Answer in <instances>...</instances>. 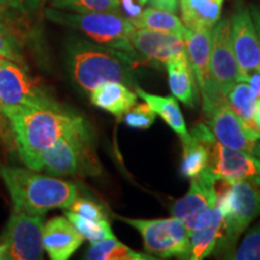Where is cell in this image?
<instances>
[{"mask_svg":"<svg viewBox=\"0 0 260 260\" xmlns=\"http://www.w3.org/2000/svg\"><path fill=\"white\" fill-rule=\"evenodd\" d=\"M11 125L15 148L27 168L39 171L41 154L61 136L89 126L79 113L57 102L44 106L4 110Z\"/></svg>","mask_w":260,"mask_h":260,"instance_id":"1","label":"cell"},{"mask_svg":"<svg viewBox=\"0 0 260 260\" xmlns=\"http://www.w3.org/2000/svg\"><path fill=\"white\" fill-rule=\"evenodd\" d=\"M0 177L8 188L14 210L32 216H44L51 210L69 209L79 198L74 183L29 168L2 167Z\"/></svg>","mask_w":260,"mask_h":260,"instance_id":"2","label":"cell"},{"mask_svg":"<svg viewBox=\"0 0 260 260\" xmlns=\"http://www.w3.org/2000/svg\"><path fill=\"white\" fill-rule=\"evenodd\" d=\"M71 79L83 92L90 93L100 84L121 82L134 88V59L115 48L86 40L71 41L67 50Z\"/></svg>","mask_w":260,"mask_h":260,"instance_id":"3","label":"cell"},{"mask_svg":"<svg viewBox=\"0 0 260 260\" xmlns=\"http://www.w3.org/2000/svg\"><path fill=\"white\" fill-rule=\"evenodd\" d=\"M45 16L54 23L83 32L96 44L123 52L136 63L141 61L130 41L136 28L119 12L77 14L50 8L46 9Z\"/></svg>","mask_w":260,"mask_h":260,"instance_id":"4","label":"cell"},{"mask_svg":"<svg viewBox=\"0 0 260 260\" xmlns=\"http://www.w3.org/2000/svg\"><path fill=\"white\" fill-rule=\"evenodd\" d=\"M224 181L217 199L223 226L216 248L232 255L239 237L260 214V186L247 180Z\"/></svg>","mask_w":260,"mask_h":260,"instance_id":"5","label":"cell"},{"mask_svg":"<svg viewBox=\"0 0 260 260\" xmlns=\"http://www.w3.org/2000/svg\"><path fill=\"white\" fill-rule=\"evenodd\" d=\"M39 171L57 177L98 176L102 165L94 149L90 126L61 136L41 154Z\"/></svg>","mask_w":260,"mask_h":260,"instance_id":"6","label":"cell"},{"mask_svg":"<svg viewBox=\"0 0 260 260\" xmlns=\"http://www.w3.org/2000/svg\"><path fill=\"white\" fill-rule=\"evenodd\" d=\"M241 81L239 65L230 42V21L219 19L212 28L210 56V84L204 99V111L226 103V95L234 84Z\"/></svg>","mask_w":260,"mask_h":260,"instance_id":"7","label":"cell"},{"mask_svg":"<svg viewBox=\"0 0 260 260\" xmlns=\"http://www.w3.org/2000/svg\"><path fill=\"white\" fill-rule=\"evenodd\" d=\"M122 222L135 228L141 234L144 247L148 254L159 258L187 259L190 248V239L184 224L171 217L164 219H136L117 217Z\"/></svg>","mask_w":260,"mask_h":260,"instance_id":"8","label":"cell"},{"mask_svg":"<svg viewBox=\"0 0 260 260\" xmlns=\"http://www.w3.org/2000/svg\"><path fill=\"white\" fill-rule=\"evenodd\" d=\"M42 216L23 211H12L4 232L0 235V260L42 259Z\"/></svg>","mask_w":260,"mask_h":260,"instance_id":"9","label":"cell"},{"mask_svg":"<svg viewBox=\"0 0 260 260\" xmlns=\"http://www.w3.org/2000/svg\"><path fill=\"white\" fill-rule=\"evenodd\" d=\"M216 181L217 178L207 167L197 177L191 178L188 193L172 205V217L184 224L189 235L210 223L218 210Z\"/></svg>","mask_w":260,"mask_h":260,"instance_id":"10","label":"cell"},{"mask_svg":"<svg viewBox=\"0 0 260 260\" xmlns=\"http://www.w3.org/2000/svg\"><path fill=\"white\" fill-rule=\"evenodd\" d=\"M56 100L34 77L28 68L0 57V106L3 111L15 107L44 106Z\"/></svg>","mask_w":260,"mask_h":260,"instance_id":"11","label":"cell"},{"mask_svg":"<svg viewBox=\"0 0 260 260\" xmlns=\"http://www.w3.org/2000/svg\"><path fill=\"white\" fill-rule=\"evenodd\" d=\"M230 42L241 74V81H247V77L253 73H260L258 37L251 12L242 3L236 5L235 12L232 16Z\"/></svg>","mask_w":260,"mask_h":260,"instance_id":"12","label":"cell"},{"mask_svg":"<svg viewBox=\"0 0 260 260\" xmlns=\"http://www.w3.org/2000/svg\"><path fill=\"white\" fill-rule=\"evenodd\" d=\"M210 171L218 180H247L260 186V158L228 148L217 140L210 142Z\"/></svg>","mask_w":260,"mask_h":260,"instance_id":"13","label":"cell"},{"mask_svg":"<svg viewBox=\"0 0 260 260\" xmlns=\"http://www.w3.org/2000/svg\"><path fill=\"white\" fill-rule=\"evenodd\" d=\"M130 41L141 60L165 67L172 58L186 51L184 39L170 32L135 29Z\"/></svg>","mask_w":260,"mask_h":260,"instance_id":"14","label":"cell"},{"mask_svg":"<svg viewBox=\"0 0 260 260\" xmlns=\"http://www.w3.org/2000/svg\"><path fill=\"white\" fill-rule=\"evenodd\" d=\"M84 241V237L67 217H54L44 224L42 245L53 260H68Z\"/></svg>","mask_w":260,"mask_h":260,"instance_id":"15","label":"cell"},{"mask_svg":"<svg viewBox=\"0 0 260 260\" xmlns=\"http://www.w3.org/2000/svg\"><path fill=\"white\" fill-rule=\"evenodd\" d=\"M212 29H188L184 37L186 52L203 100L207 96L210 84V56Z\"/></svg>","mask_w":260,"mask_h":260,"instance_id":"16","label":"cell"},{"mask_svg":"<svg viewBox=\"0 0 260 260\" xmlns=\"http://www.w3.org/2000/svg\"><path fill=\"white\" fill-rule=\"evenodd\" d=\"M214 136L209 128L199 125L194 128L190 139L183 144L181 172L186 178L197 177L210 162V142Z\"/></svg>","mask_w":260,"mask_h":260,"instance_id":"17","label":"cell"},{"mask_svg":"<svg viewBox=\"0 0 260 260\" xmlns=\"http://www.w3.org/2000/svg\"><path fill=\"white\" fill-rule=\"evenodd\" d=\"M90 103L121 119L136 104L135 90L121 82H107L89 93Z\"/></svg>","mask_w":260,"mask_h":260,"instance_id":"18","label":"cell"},{"mask_svg":"<svg viewBox=\"0 0 260 260\" xmlns=\"http://www.w3.org/2000/svg\"><path fill=\"white\" fill-rule=\"evenodd\" d=\"M169 87L172 95L188 106H194L198 102L195 76L191 70L187 52L177 54L167 64Z\"/></svg>","mask_w":260,"mask_h":260,"instance_id":"19","label":"cell"},{"mask_svg":"<svg viewBox=\"0 0 260 260\" xmlns=\"http://www.w3.org/2000/svg\"><path fill=\"white\" fill-rule=\"evenodd\" d=\"M134 90L136 95L141 98L147 105L151 107L176 134L180 136L182 144L187 142L190 139V134L188 133L186 123H184L183 115H182L180 106L174 96H160L145 92L135 84Z\"/></svg>","mask_w":260,"mask_h":260,"instance_id":"20","label":"cell"},{"mask_svg":"<svg viewBox=\"0 0 260 260\" xmlns=\"http://www.w3.org/2000/svg\"><path fill=\"white\" fill-rule=\"evenodd\" d=\"M183 24L190 30L212 29L220 18L223 0H180Z\"/></svg>","mask_w":260,"mask_h":260,"instance_id":"21","label":"cell"},{"mask_svg":"<svg viewBox=\"0 0 260 260\" xmlns=\"http://www.w3.org/2000/svg\"><path fill=\"white\" fill-rule=\"evenodd\" d=\"M258 94L248 82L239 81L226 95V102L253 138L260 139V130L254 122V109Z\"/></svg>","mask_w":260,"mask_h":260,"instance_id":"22","label":"cell"},{"mask_svg":"<svg viewBox=\"0 0 260 260\" xmlns=\"http://www.w3.org/2000/svg\"><path fill=\"white\" fill-rule=\"evenodd\" d=\"M223 226V214L219 207L213 218L206 225L194 230L189 235L190 248L187 259L200 260L210 255L216 249Z\"/></svg>","mask_w":260,"mask_h":260,"instance_id":"23","label":"cell"},{"mask_svg":"<svg viewBox=\"0 0 260 260\" xmlns=\"http://www.w3.org/2000/svg\"><path fill=\"white\" fill-rule=\"evenodd\" d=\"M134 27L136 29L170 32V34L180 35L183 39L188 30V28L182 23V21L176 15H174L172 12L164 11V10L152 8V6L142 10V14Z\"/></svg>","mask_w":260,"mask_h":260,"instance_id":"24","label":"cell"},{"mask_svg":"<svg viewBox=\"0 0 260 260\" xmlns=\"http://www.w3.org/2000/svg\"><path fill=\"white\" fill-rule=\"evenodd\" d=\"M86 259L88 260H154L145 253L136 252L129 248L124 243L119 242L116 237L100 240L90 243V248L87 252Z\"/></svg>","mask_w":260,"mask_h":260,"instance_id":"25","label":"cell"},{"mask_svg":"<svg viewBox=\"0 0 260 260\" xmlns=\"http://www.w3.org/2000/svg\"><path fill=\"white\" fill-rule=\"evenodd\" d=\"M0 57L28 68L24 57L23 41L18 31L3 17H0Z\"/></svg>","mask_w":260,"mask_h":260,"instance_id":"26","label":"cell"},{"mask_svg":"<svg viewBox=\"0 0 260 260\" xmlns=\"http://www.w3.org/2000/svg\"><path fill=\"white\" fill-rule=\"evenodd\" d=\"M65 217L74 224L75 228L79 230L81 235H82L84 239L88 240L90 243L100 241V240L104 239H109V237H115L111 229V225H110L107 219H87L70 210H68L67 212H65Z\"/></svg>","mask_w":260,"mask_h":260,"instance_id":"27","label":"cell"},{"mask_svg":"<svg viewBox=\"0 0 260 260\" xmlns=\"http://www.w3.org/2000/svg\"><path fill=\"white\" fill-rule=\"evenodd\" d=\"M52 8L64 11L87 14V12H119L117 0H52Z\"/></svg>","mask_w":260,"mask_h":260,"instance_id":"28","label":"cell"},{"mask_svg":"<svg viewBox=\"0 0 260 260\" xmlns=\"http://www.w3.org/2000/svg\"><path fill=\"white\" fill-rule=\"evenodd\" d=\"M229 259L260 260V223L249 230L241 245L235 252H233Z\"/></svg>","mask_w":260,"mask_h":260,"instance_id":"29","label":"cell"},{"mask_svg":"<svg viewBox=\"0 0 260 260\" xmlns=\"http://www.w3.org/2000/svg\"><path fill=\"white\" fill-rule=\"evenodd\" d=\"M155 121V112L147 104H135L125 113L124 122L132 129L146 130L153 124Z\"/></svg>","mask_w":260,"mask_h":260,"instance_id":"30","label":"cell"},{"mask_svg":"<svg viewBox=\"0 0 260 260\" xmlns=\"http://www.w3.org/2000/svg\"><path fill=\"white\" fill-rule=\"evenodd\" d=\"M68 210L73 211V212L80 214V216H82L87 219H93V220L107 219L104 207L100 206L99 204L94 203V201L88 200V199H81V198H77V199L71 204V206Z\"/></svg>","mask_w":260,"mask_h":260,"instance_id":"31","label":"cell"},{"mask_svg":"<svg viewBox=\"0 0 260 260\" xmlns=\"http://www.w3.org/2000/svg\"><path fill=\"white\" fill-rule=\"evenodd\" d=\"M117 2H118L119 14H122L132 22L133 25H135L142 14V5L139 4L136 0H117Z\"/></svg>","mask_w":260,"mask_h":260,"instance_id":"32","label":"cell"},{"mask_svg":"<svg viewBox=\"0 0 260 260\" xmlns=\"http://www.w3.org/2000/svg\"><path fill=\"white\" fill-rule=\"evenodd\" d=\"M41 4L42 0H0V6L15 9L22 14L37 11Z\"/></svg>","mask_w":260,"mask_h":260,"instance_id":"33","label":"cell"},{"mask_svg":"<svg viewBox=\"0 0 260 260\" xmlns=\"http://www.w3.org/2000/svg\"><path fill=\"white\" fill-rule=\"evenodd\" d=\"M0 138L3 139V142L10 147H15L14 135H12L11 125L6 118V116L3 112L2 106H0Z\"/></svg>","mask_w":260,"mask_h":260,"instance_id":"34","label":"cell"},{"mask_svg":"<svg viewBox=\"0 0 260 260\" xmlns=\"http://www.w3.org/2000/svg\"><path fill=\"white\" fill-rule=\"evenodd\" d=\"M148 3L152 8L164 10V11L172 12V14L176 12L178 8V0H148Z\"/></svg>","mask_w":260,"mask_h":260,"instance_id":"35","label":"cell"},{"mask_svg":"<svg viewBox=\"0 0 260 260\" xmlns=\"http://www.w3.org/2000/svg\"><path fill=\"white\" fill-rule=\"evenodd\" d=\"M249 12H251L253 23H254L256 37H258V42L260 46V6L251 5V8H249Z\"/></svg>","mask_w":260,"mask_h":260,"instance_id":"36","label":"cell"},{"mask_svg":"<svg viewBox=\"0 0 260 260\" xmlns=\"http://www.w3.org/2000/svg\"><path fill=\"white\" fill-rule=\"evenodd\" d=\"M254 122L260 130V96L256 98L255 109H254Z\"/></svg>","mask_w":260,"mask_h":260,"instance_id":"37","label":"cell"},{"mask_svg":"<svg viewBox=\"0 0 260 260\" xmlns=\"http://www.w3.org/2000/svg\"><path fill=\"white\" fill-rule=\"evenodd\" d=\"M136 2H139V4L141 5H146L148 3V0H136Z\"/></svg>","mask_w":260,"mask_h":260,"instance_id":"38","label":"cell"},{"mask_svg":"<svg viewBox=\"0 0 260 260\" xmlns=\"http://www.w3.org/2000/svg\"><path fill=\"white\" fill-rule=\"evenodd\" d=\"M258 96H260V87H259V89H258Z\"/></svg>","mask_w":260,"mask_h":260,"instance_id":"39","label":"cell"},{"mask_svg":"<svg viewBox=\"0 0 260 260\" xmlns=\"http://www.w3.org/2000/svg\"><path fill=\"white\" fill-rule=\"evenodd\" d=\"M2 167H3V164H2V162H0V169H2Z\"/></svg>","mask_w":260,"mask_h":260,"instance_id":"40","label":"cell"}]
</instances>
